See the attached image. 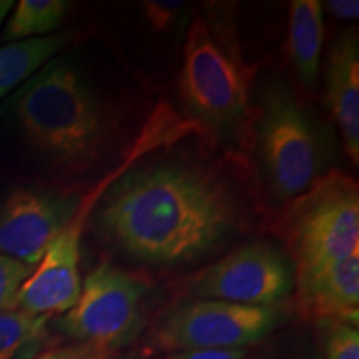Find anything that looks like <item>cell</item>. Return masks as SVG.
<instances>
[{"label":"cell","mask_w":359,"mask_h":359,"mask_svg":"<svg viewBox=\"0 0 359 359\" xmlns=\"http://www.w3.org/2000/svg\"><path fill=\"white\" fill-rule=\"evenodd\" d=\"M236 222L230 190L205 170L160 163L130 170L103 195L95 223L125 253L156 264L190 262Z\"/></svg>","instance_id":"cell-1"},{"label":"cell","mask_w":359,"mask_h":359,"mask_svg":"<svg viewBox=\"0 0 359 359\" xmlns=\"http://www.w3.org/2000/svg\"><path fill=\"white\" fill-rule=\"evenodd\" d=\"M25 140L60 167L87 165L109 135L102 103L77 67L64 58L43 65L13 97Z\"/></svg>","instance_id":"cell-2"},{"label":"cell","mask_w":359,"mask_h":359,"mask_svg":"<svg viewBox=\"0 0 359 359\" xmlns=\"http://www.w3.org/2000/svg\"><path fill=\"white\" fill-rule=\"evenodd\" d=\"M296 275L359 251L358 183L333 172L298 195L283 218Z\"/></svg>","instance_id":"cell-3"},{"label":"cell","mask_w":359,"mask_h":359,"mask_svg":"<svg viewBox=\"0 0 359 359\" xmlns=\"http://www.w3.org/2000/svg\"><path fill=\"white\" fill-rule=\"evenodd\" d=\"M147 291L137 276L102 263L85 278L77 303L58 326L77 343L114 351L140 333Z\"/></svg>","instance_id":"cell-4"},{"label":"cell","mask_w":359,"mask_h":359,"mask_svg":"<svg viewBox=\"0 0 359 359\" xmlns=\"http://www.w3.org/2000/svg\"><path fill=\"white\" fill-rule=\"evenodd\" d=\"M278 321L276 308L198 299L172 309L156 327L154 343L170 353L243 349L271 333Z\"/></svg>","instance_id":"cell-5"},{"label":"cell","mask_w":359,"mask_h":359,"mask_svg":"<svg viewBox=\"0 0 359 359\" xmlns=\"http://www.w3.org/2000/svg\"><path fill=\"white\" fill-rule=\"evenodd\" d=\"M180 93L188 109L213 127H231L243 118L248 109V87L243 74L201 19H195L188 29Z\"/></svg>","instance_id":"cell-6"},{"label":"cell","mask_w":359,"mask_h":359,"mask_svg":"<svg viewBox=\"0 0 359 359\" xmlns=\"http://www.w3.org/2000/svg\"><path fill=\"white\" fill-rule=\"evenodd\" d=\"M262 155L278 195L298 196L316 182L320 172L316 137L304 111L285 90H275L266 98Z\"/></svg>","instance_id":"cell-7"},{"label":"cell","mask_w":359,"mask_h":359,"mask_svg":"<svg viewBox=\"0 0 359 359\" xmlns=\"http://www.w3.org/2000/svg\"><path fill=\"white\" fill-rule=\"evenodd\" d=\"M293 288L286 258L266 243H251L206 268L191 285L201 299L276 308Z\"/></svg>","instance_id":"cell-8"},{"label":"cell","mask_w":359,"mask_h":359,"mask_svg":"<svg viewBox=\"0 0 359 359\" xmlns=\"http://www.w3.org/2000/svg\"><path fill=\"white\" fill-rule=\"evenodd\" d=\"M103 188L98 187L88 198L80 201L77 212L69 224L48 245L43 258L34 273L22 285L17 298V309L48 316L67 313L77 303L82 280H80V240L85 219L92 212V205L102 196Z\"/></svg>","instance_id":"cell-9"},{"label":"cell","mask_w":359,"mask_h":359,"mask_svg":"<svg viewBox=\"0 0 359 359\" xmlns=\"http://www.w3.org/2000/svg\"><path fill=\"white\" fill-rule=\"evenodd\" d=\"M70 193L20 188L0 208V255L37 266L79 208Z\"/></svg>","instance_id":"cell-10"},{"label":"cell","mask_w":359,"mask_h":359,"mask_svg":"<svg viewBox=\"0 0 359 359\" xmlns=\"http://www.w3.org/2000/svg\"><path fill=\"white\" fill-rule=\"evenodd\" d=\"M296 283L304 311L358 325L359 251L296 275Z\"/></svg>","instance_id":"cell-11"},{"label":"cell","mask_w":359,"mask_h":359,"mask_svg":"<svg viewBox=\"0 0 359 359\" xmlns=\"http://www.w3.org/2000/svg\"><path fill=\"white\" fill-rule=\"evenodd\" d=\"M327 103L354 167L359 163V42L349 29L336 40L326 67Z\"/></svg>","instance_id":"cell-12"},{"label":"cell","mask_w":359,"mask_h":359,"mask_svg":"<svg viewBox=\"0 0 359 359\" xmlns=\"http://www.w3.org/2000/svg\"><path fill=\"white\" fill-rule=\"evenodd\" d=\"M323 37V4L318 0H293L290 4V57L299 77L308 85L316 83Z\"/></svg>","instance_id":"cell-13"},{"label":"cell","mask_w":359,"mask_h":359,"mask_svg":"<svg viewBox=\"0 0 359 359\" xmlns=\"http://www.w3.org/2000/svg\"><path fill=\"white\" fill-rule=\"evenodd\" d=\"M69 34H53L47 37L27 39L0 47V100L32 79L69 43Z\"/></svg>","instance_id":"cell-14"},{"label":"cell","mask_w":359,"mask_h":359,"mask_svg":"<svg viewBox=\"0 0 359 359\" xmlns=\"http://www.w3.org/2000/svg\"><path fill=\"white\" fill-rule=\"evenodd\" d=\"M69 6L64 0H20L4 27L2 40L12 43L47 37L62 25Z\"/></svg>","instance_id":"cell-15"},{"label":"cell","mask_w":359,"mask_h":359,"mask_svg":"<svg viewBox=\"0 0 359 359\" xmlns=\"http://www.w3.org/2000/svg\"><path fill=\"white\" fill-rule=\"evenodd\" d=\"M48 316L12 309L0 313V359H34L47 336Z\"/></svg>","instance_id":"cell-16"},{"label":"cell","mask_w":359,"mask_h":359,"mask_svg":"<svg viewBox=\"0 0 359 359\" xmlns=\"http://www.w3.org/2000/svg\"><path fill=\"white\" fill-rule=\"evenodd\" d=\"M34 269L35 266L0 255V313L17 309L19 291Z\"/></svg>","instance_id":"cell-17"},{"label":"cell","mask_w":359,"mask_h":359,"mask_svg":"<svg viewBox=\"0 0 359 359\" xmlns=\"http://www.w3.org/2000/svg\"><path fill=\"white\" fill-rule=\"evenodd\" d=\"M330 359H359L358 327L348 323H336L327 338Z\"/></svg>","instance_id":"cell-18"},{"label":"cell","mask_w":359,"mask_h":359,"mask_svg":"<svg viewBox=\"0 0 359 359\" xmlns=\"http://www.w3.org/2000/svg\"><path fill=\"white\" fill-rule=\"evenodd\" d=\"M34 359H114V351L92 344H70V346L55 348L39 354Z\"/></svg>","instance_id":"cell-19"},{"label":"cell","mask_w":359,"mask_h":359,"mask_svg":"<svg viewBox=\"0 0 359 359\" xmlns=\"http://www.w3.org/2000/svg\"><path fill=\"white\" fill-rule=\"evenodd\" d=\"M182 8V2H145L147 19L156 30H168Z\"/></svg>","instance_id":"cell-20"},{"label":"cell","mask_w":359,"mask_h":359,"mask_svg":"<svg viewBox=\"0 0 359 359\" xmlns=\"http://www.w3.org/2000/svg\"><path fill=\"white\" fill-rule=\"evenodd\" d=\"M167 359H246L245 349H193L172 353Z\"/></svg>","instance_id":"cell-21"},{"label":"cell","mask_w":359,"mask_h":359,"mask_svg":"<svg viewBox=\"0 0 359 359\" xmlns=\"http://www.w3.org/2000/svg\"><path fill=\"white\" fill-rule=\"evenodd\" d=\"M325 7L336 19L358 20L359 17L358 0H330V2L325 4Z\"/></svg>","instance_id":"cell-22"},{"label":"cell","mask_w":359,"mask_h":359,"mask_svg":"<svg viewBox=\"0 0 359 359\" xmlns=\"http://www.w3.org/2000/svg\"><path fill=\"white\" fill-rule=\"evenodd\" d=\"M13 6H15V2H12V0H0V25L7 19L8 12L12 11Z\"/></svg>","instance_id":"cell-23"}]
</instances>
